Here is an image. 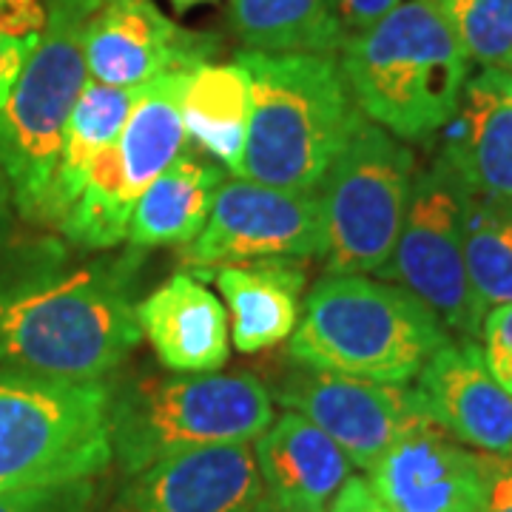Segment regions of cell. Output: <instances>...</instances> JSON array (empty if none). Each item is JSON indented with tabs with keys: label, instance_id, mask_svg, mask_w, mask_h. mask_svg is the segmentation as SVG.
<instances>
[{
	"label": "cell",
	"instance_id": "83f0119b",
	"mask_svg": "<svg viewBox=\"0 0 512 512\" xmlns=\"http://www.w3.org/2000/svg\"><path fill=\"white\" fill-rule=\"evenodd\" d=\"M97 495V476L35 487H0V512H94Z\"/></svg>",
	"mask_w": 512,
	"mask_h": 512
},
{
	"label": "cell",
	"instance_id": "836d02e7",
	"mask_svg": "<svg viewBox=\"0 0 512 512\" xmlns=\"http://www.w3.org/2000/svg\"><path fill=\"white\" fill-rule=\"evenodd\" d=\"M100 512H137V510H134L131 498H128L126 490H123V493H120V495H117V498H114V501H111L106 510H100Z\"/></svg>",
	"mask_w": 512,
	"mask_h": 512
},
{
	"label": "cell",
	"instance_id": "4dcf8cb0",
	"mask_svg": "<svg viewBox=\"0 0 512 512\" xmlns=\"http://www.w3.org/2000/svg\"><path fill=\"white\" fill-rule=\"evenodd\" d=\"M325 512H387L367 478L350 476Z\"/></svg>",
	"mask_w": 512,
	"mask_h": 512
},
{
	"label": "cell",
	"instance_id": "cb8c5ba5",
	"mask_svg": "<svg viewBox=\"0 0 512 512\" xmlns=\"http://www.w3.org/2000/svg\"><path fill=\"white\" fill-rule=\"evenodd\" d=\"M248 111L251 86L239 63H202L188 72L180 100L185 137L211 160L234 168L248 131Z\"/></svg>",
	"mask_w": 512,
	"mask_h": 512
},
{
	"label": "cell",
	"instance_id": "7c38bea8",
	"mask_svg": "<svg viewBox=\"0 0 512 512\" xmlns=\"http://www.w3.org/2000/svg\"><path fill=\"white\" fill-rule=\"evenodd\" d=\"M276 399L316 424L362 470H370L404 436L436 427L410 384L336 376L305 365L285 373Z\"/></svg>",
	"mask_w": 512,
	"mask_h": 512
},
{
	"label": "cell",
	"instance_id": "5bb4252c",
	"mask_svg": "<svg viewBox=\"0 0 512 512\" xmlns=\"http://www.w3.org/2000/svg\"><path fill=\"white\" fill-rule=\"evenodd\" d=\"M89 77L117 89H140L168 72L205 63L211 43L165 18L154 0H100L86 23Z\"/></svg>",
	"mask_w": 512,
	"mask_h": 512
},
{
	"label": "cell",
	"instance_id": "ffe728a7",
	"mask_svg": "<svg viewBox=\"0 0 512 512\" xmlns=\"http://www.w3.org/2000/svg\"><path fill=\"white\" fill-rule=\"evenodd\" d=\"M222 183L225 171L217 160L200 148H183L134 202L126 231L128 245L143 254L188 245L205 228Z\"/></svg>",
	"mask_w": 512,
	"mask_h": 512
},
{
	"label": "cell",
	"instance_id": "d4e9b609",
	"mask_svg": "<svg viewBox=\"0 0 512 512\" xmlns=\"http://www.w3.org/2000/svg\"><path fill=\"white\" fill-rule=\"evenodd\" d=\"M464 262L478 311L512 305V205L464 188Z\"/></svg>",
	"mask_w": 512,
	"mask_h": 512
},
{
	"label": "cell",
	"instance_id": "4316f807",
	"mask_svg": "<svg viewBox=\"0 0 512 512\" xmlns=\"http://www.w3.org/2000/svg\"><path fill=\"white\" fill-rule=\"evenodd\" d=\"M43 0H0V103L43 35Z\"/></svg>",
	"mask_w": 512,
	"mask_h": 512
},
{
	"label": "cell",
	"instance_id": "9c48e42d",
	"mask_svg": "<svg viewBox=\"0 0 512 512\" xmlns=\"http://www.w3.org/2000/svg\"><path fill=\"white\" fill-rule=\"evenodd\" d=\"M185 80L188 72H168L140 86L120 137L97 154L80 197L57 228L74 248L106 251L126 239L137 197L185 148Z\"/></svg>",
	"mask_w": 512,
	"mask_h": 512
},
{
	"label": "cell",
	"instance_id": "8fae6325",
	"mask_svg": "<svg viewBox=\"0 0 512 512\" xmlns=\"http://www.w3.org/2000/svg\"><path fill=\"white\" fill-rule=\"evenodd\" d=\"M322 256V211L316 191H285L251 180L220 185L211 217L180 262L202 276L228 265L302 262Z\"/></svg>",
	"mask_w": 512,
	"mask_h": 512
},
{
	"label": "cell",
	"instance_id": "e0dca14e",
	"mask_svg": "<svg viewBox=\"0 0 512 512\" xmlns=\"http://www.w3.org/2000/svg\"><path fill=\"white\" fill-rule=\"evenodd\" d=\"M444 131L441 160L478 197L512 205V74L467 77Z\"/></svg>",
	"mask_w": 512,
	"mask_h": 512
},
{
	"label": "cell",
	"instance_id": "f546056e",
	"mask_svg": "<svg viewBox=\"0 0 512 512\" xmlns=\"http://www.w3.org/2000/svg\"><path fill=\"white\" fill-rule=\"evenodd\" d=\"M336 20L342 23L345 35H356L367 26H373L376 20H382L393 6H399L402 0H330Z\"/></svg>",
	"mask_w": 512,
	"mask_h": 512
},
{
	"label": "cell",
	"instance_id": "8d00e7d4",
	"mask_svg": "<svg viewBox=\"0 0 512 512\" xmlns=\"http://www.w3.org/2000/svg\"><path fill=\"white\" fill-rule=\"evenodd\" d=\"M436 3H444V0H436Z\"/></svg>",
	"mask_w": 512,
	"mask_h": 512
},
{
	"label": "cell",
	"instance_id": "d590c367",
	"mask_svg": "<svg viewBox=\"0 0 512 512\" xmlns=\"http://www.w3.org/2000/svg\"><path fill=\"white\" fill-rule=\"evenodd\" d=\"M177 9H188V6H197V3H208V0H171Z\"/></svg>",
	"mask_w": 512,
	"mask_h": 512
},
{
	"label": "cell",
	"instance_id": "30bf717a",
	"mask_svg": "<svg viewBox=\"0 0 512 512\" xmlns=\"http://www.w3.org/2000/svg\"><path fill=\"white\" fill-rule=\"evenodd\" d=\"M382 276L421 299L458 339L481 336L484 313L464 262V188L441 157L413 174L402 231Z\"/></svg>",
	"mask_w": 512,
	"mask_h": 512
},
{
	"label": "cell",
	"instance_id": "6da1fadb",
	"mask_svg": "<svg viewBox=\"0 0 512 512\" xmlns=\"http://www.w3.org/2000/svg\"><path fill=\"white\" fill-rule=\"evenodd\" d=\"M140 254L72 262L57 242L0 251V367L103 382L140 345L131 282Z\"/></svg>",
	"mask_w": 512,
	"mask_h": 512
},
{
	"label": "cell",
	"instance_id": "277c9868",
	"mask_svg": "<svg viewBox=\"0 0 512 512\" xmlns=\"http://www.w3.org/2000/svg\"><path fill=\"white\" fill-rule=\"evenodd\" d=\"M447 342L444 322L402 285L328 274L305 299L288 353L296 365L336 376L407 384Z\"/></svg>",
	"mask_w": 512,
	"mask_h": 512
},
{
	"label": "cell",
	"instance_id": "4fadbf2b",
	"mask_svg": "<svg viewBox=\"0 0 512 512\" xmlns=\"http://www.w3.org/2000/svg\"><path fill=\"white\" fill-rule=\"evenodd\" d=\"M498 456L470 450L439 427L396 441L367 473L387 512H481Z\"/></svg>",
	"mask_w": 512,
	"mask_h": 512
},
{
	"label": "cell",
	"instance_id": "44dd1931",
	"mask_svg": "<svg viewBox=\"0 0 512 512\" xmlns=\"http://www.w3.org/2000/svg\"><path fill=\"white\" fill-rule=\"evenodd\" d=\"M225 308L231 316L234 348L259 353L291 339L299 325V296L305 271L299 262H256L217 268Z\"/></svg>",
	"mask_w": 512,
	"mask_h": 512
},
{
	"label": "cell",
	"instance_id": "8992f818",
	"mask_svg": "<svg viewBox=\"0 0 512 512\" xmlns=\"http://www.w3.org/2000/svg\"><path fill=\"white\" fill-rule=\"evenodd\" d=\"M46 26L0 103V171L23 220L43 225L63 134L89 80L86 23L100 0H43Z\"/></svg>",
	"mask_w": 512,
	"mask_h": 512
},
{
	"label": "cell",
	"instance_id": "ac0fdd59",
	"mask_svg": "<svg viewBox=\"0 0 512 512\" xmlns=\"http://www.w3.org/2000/svg\"><path fill=\"white\" fill-rule=\"evenodd\" d=\"M265 495L293 512H325L350 478V458L299 413H282L256 439Z\"/></svg>",
	"mask_w": 512,
	"mask_h": 512
},
{
	"label": "cell",
	"instance_id": "d6a6232c",
	"mask_svg": "<svg viewBox=\"0 0 512 512\" xmlns=\"http://www.w3.org/2000/svg\"><path fill=\"white\" fill-rule=\"evenodd\" d=\"M12 231H15V200L6 174L0 171V251L12 242Z\"/></svg>",
	"mask_w": 512,
	"mask_h": 512
},
{
	"label": "cell",
	"instance_id": "52a82bcc",
	"mask_svg": "<svg viewBox=\"0 0 512 512\" xmlns=\"http://www.w3.org/2000/svg\"><path fill=\"white\" fill-rule=\"evenodd\" d=\"M109 464V384L0 367V487L92 478Z\"/></svg>",
	"mask_w": 512,
	"mask_h": 512
},
{
	"label": "cell",
	"instance_id": "ba28073f",
	"mask_svg": "<svg viewBox=\"0 0 512 512\" xmlns=\"http://www.w3.org/2000/svg\"><path fill=\"white\" fill-rule=\"evenodd\" d=\"M413 174V151L365 117L319 183L328 274H382L402 231Z\"/></svg>",
	"mask_w": 512,
	"mask_h": 512
},
{
	"label": "cell",
	"instance_id": "e575fe53",
	"mask_svg": "<svg viewBox=\"0 0 512 512\" xmlns=\"http://www.w3.org/2000/svg\"><path fill=\"white\" fill-rule=\"evenodd\" d=\"M254 512H293L288 507H282V504H276L274 498H268V495H262V501L256 504Z\"/></svg>",
	"mask_w": 512,
	"mask_h": 512
},
{
	"label": "cell",
	"instance_id": "7a4b0ae2",
	"mask_svg": "<svg viewBox=\"0 0 512 512\" xmlns=\"http://www.w3.org/2000/svg\"><path fill=\"white\" fill-rule=\"evenodd\" d=\"M251 111L234 177L285 191H316L365 120L330 55L239 52Z\"/></svg>",
	"mask_w": 512,
	"mask_h": 512
},
{
	"label": "cell",
	"instance_id": "5b68a950",
	"mask_svg": "<svg viewBox=\"0 0 512 512\" xmlns=\"http://www.w3.org/2000/svg\"><path fill=\"white\" fill-rule=\"evenodd\" d=\"M274 419V396L251 373H140L109 387L111 458L128 476L177 453L256 441Z\"/></svg>",
	"mask_w": 512,
	"mask_h": 512
},
{
	"label": "cell",
	"instance_id": "2e32d148",
	"mask_svg": "<svg viewBox=\"0 0 512 512\" xmlns=\"http://www.w3.org/2000/svg\"><path fill=\"white\" fill-rule=\"evenodd\" d=\"M126 495L137 512H254L265 487L248 444H220L151 464Z\"/></svg>",
	"mask_w": 512,
	"mask_h": 512
},
{
	"label": "cell",
	"instance_id": "484cf974",
	"mask_svg": "<svg viewBox=\"0 0 512 512\" xmlns=\"http://www.w3.org/2000/svg\"><path fill=\"white\" fill-rule=\"evenodd\" d=\"M441 9L470 60L512 74V0H444Z\"/></svg>",
	"mask_w": 512,
	"mask_h": 512
},
{
	"label": "cell",
	"instance_id": "d6986e66",
	"mask_svg": "<svg viewBox=\"0 0 512 512\" xmlns=\"http://www.w3.org/2000/svg\"><path fill=\"white\" fill-rule=\"evenodd\" d=\"M137 322L174 373H214L228 362V313L197 276H171L137 305Z\"/></svg>",
	"mask_w": 512,
	"mask_h": 512
},
{
	"label": "cell",
	"instance_id": "f1b7e54d",
	"mask_svg": "<svg viewBox=\"0 0 512 512\" xmlns=\"http://www.w3.org/2000/svg\"><path fill=\"white\" fill-rule=\"evenodd\" d=\"M478 339H481L487 367L493 370L501 387L512 393V305H498L484 313Z\"/></svg>",
	"mask_w": 512,
	"mask_h": 512
},
{
	"label": "cell",
	"instance_id": "7402d4cb",
	"mask_svg": "<svg viewBox=\"0 0 512 512\" xmlns=\"http://www.w3.org/2000/svg\"><path fill=\"white\" fill-rule=\"evenodd\" d=\"M137 94L140 89H117V86L97 83L92 77L86 80L66 123L43 225L60 228V222L66 220V214L72 211V205L89 180L97 154L120 137Z\"/></svg>",
	"mask_w": 512,
	"mask_h": 512
},
{
	"label": "cell",
	"instance_id": "3957f363",
	"mask_svg": "<svg viewBox=\"0 0 512 512\" xmlns=\"http://www.w3.org/2000/svg\"><path fill=\"white\" fill-rule=\"evenodd\" d=\"M339 69L370 123L419 143L456 114L470 57L441 3L402 0L342 43Z\"/></svg>",
	"mask_w": 512,
	"mask_h": 512
},
{
	"label": "cell",
	"instance_id": "1f68e13d",
	"mask_svg": "<svg viewBox=\"0 0 512 512\" xmlns=\"http://www.w3.org/2000/svg\"><path fill=\"white\" fill-rule=\"evenodd\" d=\"M481 512H512V458H498Z\"/></svg>",
	"mask_w": 512,
	"mask_h": 512
},
{
	"label": "cell",
	"instance_id": "9a60e30c",
	"mask_svg": "<svg viewBox=\"0 0 512 512\" xmlns=\"http://www.w3.org/2000/svg\"><path fill=\"white\" fill-rule=\"evenodd\" d=\"M427 419L458 444L512 458V393L487 367L478 339H450L416 376Z\"/></svg>",
	"mask_w": 512,
	"mask_h": 512
},
{
	"label": "cell",
	"instance_id": "603a6c76",
	"mask_svg": "<svg viewBox=\"0 0 512 512\" xmlns=\"http://www.w3.org/2000/svg\"><path fill=\"white\" fill-rule=\"evenodd\" d=\"M228 18L248 52L339 57L348 40L330 0H231Z\"/></svg>",
	"mask_w": 512,
	"mask_h": 512
}]
</instances>
